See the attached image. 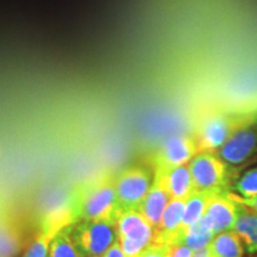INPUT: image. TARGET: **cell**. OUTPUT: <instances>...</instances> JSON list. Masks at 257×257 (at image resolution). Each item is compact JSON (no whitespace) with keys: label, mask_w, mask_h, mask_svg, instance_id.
Returning <instances> with one entry per match:
<instances>
[{"label":"cell","mask_w":257,"mask_h":257,"mask_svg":"<svg viewBox=\"0 0 257 257\" xmlns=\"http://www.w3.org/2000/svg\"><path fill=\"white\" fill-rule=\"evenodd\" d=\"M68 206L73 224L81 220L115 221L118 211L115 178L100 176L82 186L74 193Z\"/></svg>","instance_id":"obj_1"},{"label":"cell","mask_w":257,"mask_h":257,"mask_svg":"<svg viewBox=\"0 0 257 257\" xmlns=\"http://www.w3.org/2000/svg\"><path fill=\"white\" fill-rule=\"evenodd\" d=\"M257 113L216 110L208 112L199 121L194 134L198 153H217L232 135Z\"/></svg>","instance_id":"obj_2"},{"label":"cell","mask_w":257,"mask_h":257,"mask_svg":"<svg viewBox=\"0 0 257 257\" xmlns=\"http://www.w3.org/2000/svg\"><path fill=\"white\" fill-rule=\"evenodd\" d=\"M115 227L117 239L126 257H138L153 242L155 230L138 208L118 210Z\"/></svg>","instance_id":"obj_3"},{"label":"cell","mask_w":257,"mask_h":257,"mask_svg":"<svg viewBox=\"0 0 257 257\" xmlns=\"http://www.w3.org/2000/svg\"><path fill=\"white\" fill-rule=\"evenodd\" d=\"M70 234L82 255L104 256L117 240L115 221L81 220L70 225Z\"/></svg>","instance_id":"obj_4"},{"label":"cell","mask_w":257,"mask_h":257,"mask_svg":"<svg viewBox=\"0 0 257 257\" xmlns=\"http://www.w3.org/2000/svg\"><path fill=\"white\" fill-rule=\"evenodd\" d=\"M194 192L223 193L226 192L229 172L225 163L216 153H198L188 163Z\"/></svg>","instance_id":"obj_5"},{"label":"cell","mask_w":257,"mask_h":257,"mask_svg":"<svg viewBox=\"0 0 257 257\" xmlns=\"http://www.w3.org/2000/svg\"><path fill=\"white\" fill-rule=\"evenodd\" d=\"M152 187V173L142 166L126 168L115 178L118 210L138 208Z\"/></svg>","instance_id":"obj_6"},{"label":"cell","mask_w":257,"mask_h":257,"mask_svg":"<svg viewBox=\"0 0 257 257\" xmlns=\"http://www.w3.org/2000/svg\"><path fill=\"white\" fill-rule=\"evenodd\" d=\"M197 154L198 147L193 136L176 135L170 137L154 153V173H163L175 167L188 165Z\"/></svg>","instance_id":"obj_7"},{"label":"cell","mask_w":257,"mask_h":257,"mask_svg":"<svg viewBox=\"0 0 257 257\" xmlns=\"http://www.w3.org/2000/svg\"><path fill=\"white\" fill-rule=\"evenodd\" d=\"M257 150V115L244 124L216 153L227 165H242Z\"/></svg>","instance_id":"obj_8"},{"label":"cell","mask_w":257,"mask_h":257,"mask_svg":"<svg viewBox=\"0 0 257 257\" xmlns=\"http://www.w3.org/2000/svg\"><path fill=\"white\" fill-rule=\"evenodd\" d=\"M72 224L73 218L69 206L50 212L42 221L40 232L28 246L24 257H49L51 242L57 232Z\"/></svg>","instance_id":"obj_9"},{"label":"cell","mask_w":257,"mask_h":257,"mask_svg":"<svg viewBox=\"0 0 257 257\" xmlns=\"http://www.w3.org/2000/svg\"><path fill=\"white\" fill-rule=\"evenodd\" d=\"M206 216L211 220L214 234L233 230L236 221V202L227 197L226 192L212 195L206 208Z\"/></svg>","instance_id":"obj_10"},{"label":"cell","mask_w":257,"mask_h":257,"mask_svg":"<svg viewBox=\"0 0 257 257\" xmlns=\"http://www.w3.org/2000/svg\"><path fill=\"white\" fill-rule=\"evenodd\" d=\"M170 199L172 198H170L162 180L154 176L152 187H150L142 204L138 207V210L142 212V214L154 227V230L159 226L163 212H165Z\"/></svg>","instance_id":"obj_11"},{"label":"cell","mask_w":257,"mask_h":257,"mask_svg":"<svg viewBox=\"0 0 257 257\" xmlns=\"http://www.w3.org/2000/svg\"><path fill=\"white\" fill-rule=\"evenodd\" d=\"M155 178L162 180L172 199H187L194 192V185L188 165H184L163 173H154Z\"/></svg>","instance_id":"obj_12"},{"label":"cell","mask_w":257,"mask_h":257,"mask_svg":"<svg viewBox=\"0 0 257 257\" xmlns=\"http://www.w3.org/2000/svg\"><path fill=\"white\" fill-rule=\"evenodd\" d=\"M236 211L233 231L242 239L249 253H257V211L238 202H236Z\"/></svg>","instance_id":"obj_13"},{"label":"cell","mask_w":257,"mask_h":257,"mask_svg":"<svg viewBox=\"0 0 257 257\" xmlns=\"http://www.w3.org/2000/svg\"><path fill=\"white\" fill-rule=\"evenodd\" d=\"M213 194H216V193L193 192L191 197L186 200L184 219H182L181 226H180L179 229L176 244L181 243L182 236H184L186 230H187L191 225L194 224L195 221H198L205 213H206L208 202H210L212 195Z\"/></svg>","instance_id":"obj_14"},{"label":"cell","mask_w":257,"mask_h":257,"mask_svg":"<svg viewBox=\"0 0 257 257\" xmlns=\"http://www.w3.org/2000/svg\"><path fill=\"white\" fill-rule=\"evenodd\" d=\"M214 236L216 234H214L211 220L208 219L206 214H204L200 219L186 230L180 244L188 246L193 251H198V250L207 248Z\"/></svg>","instance_id":"obj_15"},{"label":"cell","mask_w":257,"mask_h":257,"mask_svg":"<svg viewBox=\"0 0 257 257\" xmlns=\"http://www.w3.org/2000/svg\"><path fill=\"white\" fill-rule=\"evenodd\" d=\"M208 248L214 257H244V244L233 230L218 233Z\"/></svg>","instance_id":"obj_16"},{"label":"cell","mask_w":257,"mask_h":257,"mask_svg":"<svg viewBox=\"0 0 257 257\" xmlns=\"http://www.w3.org/2000/svg\"><path fill=\"white\" fill-rule=\"evenodd\" d=\"M70 226V225H69ZM60 230L51 242L49 257H81L70 234V227Z\"/></svg>","instance_id":"obj_17"},{"label":"cell","mask_w":257,"mask_h":257,"mask_svg":"<svg viewBox=\"0 0 257 257\" xmlns=\"http://www.w3.org/2000/svg\"><path fill=\"white\" fill-rule=\"evenodd\" d=\"M18 250V233L11 225L0 224V257H14Z\"/></svg>","instance_id":"obj_18"},{"label":"cell","mask_w":257,"mask_h":257,"mask_svg":"<svg viewBox=\"0 0 257 257\" xmlns=\"http://www.w3.org/2000/svg\"><path fill=\"white\" fill-rule=\"evenodd\" d=\"M234 194L242 198H251L257 195V167L246 170L240 178L234 182Z\"/></svg>","instance_id":"obj_19"},{"label":"cell","mask_w":257,"mask_h":257,"mask_svg":"<svg viewBox=\"0 0 257 257\" xmlns=\"http://www.w3.org/2000/svg\"><path fill=\"white\" fill-rule=\"evenodd\" d=\"M169 246L168 244L152 243L141 252L138 257H168Z\"/></svg>","instance_id":"obj_20"},{"label":"cell","mask_w":257,"mask_h":257,"mask_svg":"<svg viewBox=\"0 0 257 257\" xmlns=\"http://www.w3.org/2000/svg\"><path fill=\"white\" fill-rule=\"evenodd\" d=\"M193 253L194 251L184 244H174L169 246L168 257H193Z\"/></svg>","instance_id":"obj_21"},{"label":"cell","mask_w":257,"mask_h":257,"mask_svg":"<svg viewBox=\"0 0 257 257\" xmlns=\"http://www.w3.org/2000/svg\"><path fill=\"white\" fill-rule=\"evenodd\" d=\"M227 197H229L231 200L238 202L240 205H244V206H248L250 208H253V210L257 211V195L255 197H251V198H242L239 197V195L234 194V193H227Z\"/></svg>","instance_id":"obj_22"},{"label":"cell","mask_w":257,"mask_h":257,"mask_svg":"<svg viewBox=\"0 0 257 257\" xmlns=\"http://www.w3.org/2000/svg\"><path fill=\"white\" fill-rule=\"evenodd\" d=\"M104 257H126V256H125V253L123 252V250H121L120 244H119V242H118V239H117L113 244H112L111 248L108 249L107 251H106Z\"/></svg>","instance_id":"obj_23"},{"label":"cell","mask_w":257,"mask_h":257,"mask_svg":"<svg viewBox=\"0 0 257 257\" xmlns=\"http://www.w3.org/2000/svg\"><path fill=\"white\" fill-rule=\"evenodd\" d=\"M193 257H214V255L212 253L210 248L207 246V248H205V249L194 251V253H193Z\"/></svg>","instance_id":"obj_24"},{"label":"cell","mask_w":257,"mask_h":257,"mask_svg":"<svg viewBox=\"0 0 257 257\" xmlns=\"http://www.w3.org/2000/svg\"><path fill=\"white\" fill-rule=\"evenodd\" d=\"M81 257H104V256H98V255H82Z\"/></svg>","instance_id":"obj_25"},{"label":"cell","mask_w":257,"mask_h":257,"mask_svg":"<svg viewBox=\"0 0 257 257\" xmlns=\"http://www.w3.org/2000/svg\"><path fill=\"white\" fill-rule=\"evenodd\" d=\"M255 257H257V253H256V256H255Z\"/></svg>","instance_id":"obj_26"}]
</instances>
